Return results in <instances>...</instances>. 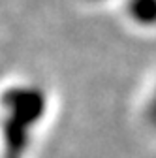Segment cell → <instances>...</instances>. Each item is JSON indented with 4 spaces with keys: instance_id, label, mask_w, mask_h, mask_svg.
<instances>
[{
    "instance_id": "cell-1",
    "label": "cell",
    "mask_w": 156,
    "mask_h": 158,
    "mask_svg": "<svg viewBox=\"0 0 156 158\" xmlns=\"http://www.w3.org/2000/svg\"><path fill=\"white\" fill-rule=\"evenodd\" d=\"M0 106L4 107L6 115H11L30 126H36L45 115L47 96L36 85H17L2 94Z\"/></svg>"
},
{
    "instance_id": "cell-2",
    "label": "cell",
    "mask_w": 156,
    "mask_h": 158,
    "mask_svg": "<svg viewBox=\"0 0 156 158\" xmlns=\"http://www.w3.org/2000/svg\"><path fill=\"white\" fill-rule=\"evenodd\" d=\"M30 124L25 121L6 115L2 118V137H4V158H23L30 141Z\"/></svg>"
},
{
    "instance_id": "cell-3",
    "label": "cell",
    "mask_w": 156,
    "mask_h": 158,
    "mask_svg": "<svg viewBox=\"0 0 156 158\" xmlns=\"http://www.w3.org/2000/svg\"><path fill=\"white\" fill-rule=\"evenodd\" d=\"M128 10L138 23L149 25L156 21V0H130Z\"/></svg>"
},
{
    "instance_id": "cell-4",
    "label": "cell",
    "mask_w": 156,
    "mask_h": 158,
    "mask_svg": "<svg viewBox=\"0 0 156 158\" xmlns=\"http://www.w3.org/2000/svg\"><path fill=\"white\" fill-rule=\"evenodd\" d=\"M150 118L154 121V124H156V100H154V104H152V109H150Z\"/></svg>"
}]
</instances>
